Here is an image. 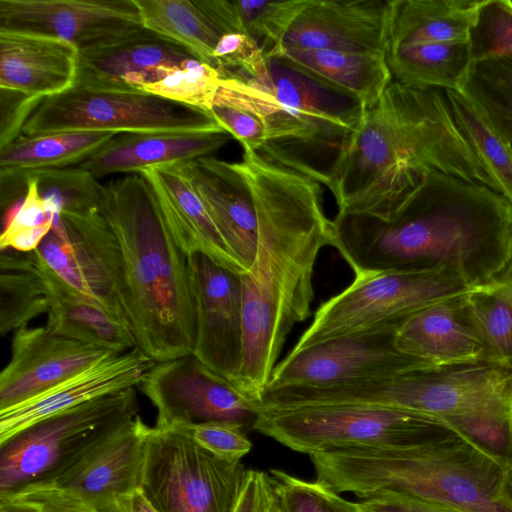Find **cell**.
I'll return each mask as SVG.
<instances>
[{
    "label": "cell",
    "mask_w": 512,
    "mask_h": 512,
    "mask_svg": "<svg viewBox=\"0 0 512 512\" xmlns=\"http://www.w3.org/2000/svg\"><path fill=\"white\" fill-rule=\"evenodd\" d=\"M468 293L443 299L409 316L396 329V348L435 365L491 362Z\"/></svg>",
    "instance_id": "21"
},
{
    "label": "cell",
    "mask_w": 512,
    "mask_h": 512,
    "mask_svg": "<svg viewBox=\"0 0 512 512\" xmlns=\"http://www.w3.org/2000/svg\"><path fill=\"white\" fill-rule=\"evenodd\" d=\"M252 428L307 455L344 448H402L457 434L441 419L364 404L259 408Z\"/></svg>",
    "instance_id": "8"
},
{
    "label": "cell",
    "mask_w": 512,
    "mask_h": 512,
    "mask_svg": "<svg viewBox=\"0 0 512 512\" xmlns=\"http://www.w3.org/2000/svg\"><path fill=\"white\" fill-rule=\"evenodd\" d=\"M215 68L220 77L252 75L267 60L261 46L244 33H227L219 39L214 53Z\"/></svg>",
    "instance_id": "45"
},
{
    "label": "cell",
    "mask_w": 512,
    "mask_h": 512,
    "mask_svg": "<svg viewBox=\"0 0 512 512\" xmlns=\"http://www.w3.org/2000/svg\"><path fill=\"white\" fill-rule=\"evenodd\" d=\"M138 387L157 410V427L208 422L252 427L257 417L254 402L193 354L155 363Z\"/></svg>",
    "instance_id": "15"
},
{
    "label": "cell",
    "mask_w": 512,
    "mask_h": 512,
    "mask_svg": "<svg viewBox=\"0 0 512 512\" xmlns=\"http://www.w3.org/2000/svg\"><path fill=\"white\" fill-rule=\"evenodd\" d=\"M210 115L241 144L243 151L260 150L264 142V129L256 116L237 106L216 100Z\"/></svg>",
    "instance_id": "47"
},
{
    "label": "cell",
    "mask_w": 512,
    "mask_h": 512,
    "mask_svg": "<svg viewBox=\"0 0 512 512\" xmlns=\"http://www.w3.org/2000/svg\"><path fill=\"white\" fill-rule=\"evenodd\" d=\"M460 276L438 272H379L354 276L323 301L290 352L348 335L400 326L418 310L472 291Z\"/></svg>",
    "instance_id": "10"
},
{
    "label": "cell",
    "mask_w": 512,
    "mask_h": 512,
    "mask_svg": "<svg viewBox=\"0 0 512 512\" xmlns=\"http://www.w3.org/2000/svg\"><path fill=\"white\" fill-rule=\"evenodd\" d=\"M0 91V149H2L20 136L26 120L41 101L10 90L0 89Z\"/></svg>",
    "instance_id": "48"
},
{
    "label": "cell",
    "mask_w": 512,
    "mask_h": 512,
    "mask_svg": "<svg viewBox=\"0 0 512 512\" xmlns=\"http://www.w3.org/2000/svg\"><path fill=\"white\" fill-rule=\"evenodd\" d=\"M39 267L50 294L45 326L52 333L116 354H123L137 347L134 333L126 321L67 288L40 264Z\"/></svg>",
    "instance_id": "28"
},
{
    "label": "cell",
    "mask_w": 512,
    "mask_h": 512,
    "mask_svg": "<svg viewBox=\"0 0 512 512\" xmlns=\"http://www.w3.org/2000/svg\"><path fill=\"white\" fill-rule=\"evenodd\" d=\"M231 139L222 127L186 132L119 133L76 166L96 178L113 173H138L213 156Z\"/></svg>",
    "instance_id": "22"
},
{
    "label": "cell",
    "mask_w": 512,
    "mask_h": 512,
    "mask_svg": "<svg viewBox=\"0 0 512 512\" xmlns=\"http://www.w3.org/2000/svg\"><path fill=\"white\" fill-rule=\"evenodd\" d=\"M79 50L58 38L0 30V89L42 101L75 85Z\"/></svg>",
    "instance_id": "23"
},
{
    "label": "cell",
    "mask_w": 512,
    "mask_h": 512,
    "mask_svg": "<svg viewBox=\"0 0 512 512\" xmlns=\"http://www.w3.org/2000/svg\"><path fill=\"white\" fill-rule=\"evenodd\" d=\"M124 501L128 512H159L146 498L140 488L129 495H125Z\"/></svg>",
    "instance_id": "52"
},
{
    "label": "cell",
    "mask_w": 512,
    "mask_h": 512,
    "mask_svg": "<svg viewBox=\"0 0 512 512\" xmlns=\"http://www.w3.org/2000/svg\"><path fill=\"white\" fill-rule=\"evenodd\" d=\"M318 482L360 499L378 492L467 512H512L511 467L458 434L402 448H344L308 455Z\"/></svg>",
    "instance_id": "5"
},
{
    "label": "cell",
    "mask_w": 512,
    "mask_h": 512,
    "mask_svg": "<svg viewBox=\"0 0 512 512\" xmlns=\"http://www.w3.org/2000/svg\"><path fill=\"white\" fill-rule=\"evenodd\" d=\"M473 60L512 55V1L482 0L469 34Z\"/></svg>",
    "instance_id": "43"
},
{
    "label": "cell",
    "mask_w": 512,
    "mask_h": 512,
    "mask_svg": "<svg viewBox=\"0 0 512 512\" xmlns=\"http://www.w3.org/2000/svg\"><path fill=\"white\" fill-rule=\"evenodd\" d=\"M26 182L27 193L1 233V250L35 251L52 228L54 214L47 211L35 181L27 179Z\"/></svg>",
    "instance_id": "42"
},
{
    "label": "cell",
    "mask_w": 512,
    "mask_h": 512,
    "mask_svg": "<svg viewBox=\"0 0 512 512\" xmlns=\"http://www.w3.org/2000/svg\"><path fill=\"white\" fill-rule=\"evenodd\" d=\"M510 146H511V148H512V141H510Z\"/></svg>",
    "instance_id": "54"
},
{
    "label": "cell",
    "mask_w": 512,
    "mask_h": 512,
    "mask_svg": "<svg viewBox=\"0 0 512 512\" xmlns=\"http://www.w3.org/2000/svg\"><path fill=\"white\" fill-rule=\"evenodd\" d=\"M358 503L363 512H467L386 491L370 495Z\"/></svg>",
    "instance_id": "50"
},
{
    "label": "cell",
    "mask_w": 512,
    "mask_h": 512,
    "mask_svg": "<svg viewBox=\"0 0 512 512\" xmlns=\"http://www.w3.org/2000/svg\"><path fill=\"white\" fill-rule=\"evenodd\" d=\"M305 3L306 0H210L209 6L226 33L250 36L269 56L278 49Z\"/></svg>",
    "instance_id": "34"
},
{
    "label": "cell",
    "mask_w": 512,
    "mask_h": 512,
    "mask_svg": "<svg viewBox=\"0 0 512 512\" xmlns=\"http://www.w3.org/2000/svg\"><path fill=\"white\" fill-rule=\"evenodd\" d=\"M274 491L268 472L247 469L233 512H274Z\"/></svg>",
    "instance_id": "49"
},
{
    "label": "cell",
    "mask_w": 512,
    "mask_h": 512,
    "mask_svg": "<svg viewBox=\"0 0 512 512\" xmlns=\"http://www.w3.org/2000/svg\"><path fill=\"white\" fill-rule=\"evenodd\" d=\"M455 122L498 193L512 206V148L459 90H446Z\"/></svg>",
    "instance_id": "36"
},
{
    "label": "cell",
    "mask_w": 512,
    "mask_h": 512,
    "mask_svg": "<svg viewBox=\"0 0 512 512\" xmlns=\"http://www.w3.org/2000/svg\"><path fill=\"white\" fill-rule=\"evenodd\" d=\"M283 397L292 407L364 404L437 418L474 413L512 397V363L472 361L432 365L347 384L288 387Z\"/></svg>",
    "instance_id": "7"
},
{
    "label": "cell",
    "mask_w": 512,
    "mask_h": 512,
    "mask_svg": "<svg viewBox=\"0 0 512 512\" xmlns=\"http://www.w3.org/2000/svg\"><path fill=\"white\" fill-rule=\"evenodd\" d=\"M0 512H44L36 503L19 496H0Z\"/></svg>",
    "instance_id": "51"
},
{
    "label": "cell",
    "mask_w": 512,
    "mask_h": 512,
    "mask_svg": "<svg viewBox=\"0 0 512 512\" xmlns=\"http://www.w3.org/2000/svg\"><path fill=\"white\" fill-rule=\"evenodd\" d=\"M142 28L134 0H0V30L58 38L79 54Z\"/></svg>",
    "instance_id": "16"
},
{
    "label": "cell",
    "mask_w": 512,
    "mask_h": 512,
    "mask_svg": "<svg viewBox=\"0 0 512 512\" xmlns=\"http://www.w3.org/2000/svg\"><path fill=\"white\" fill-rule=\"evenodd\" d=\"M257 223L250 270L239 275L243 348L236 388L257 404L292 328L311 314L313 273L322 248L331 246L333 221L320 183L243 151L238 161Z\"/></svg>",
    "instance_id": "1"
},
{
    "label": "cell",
    "mask_w": 512,
    "mask_h": 512,
    "mask_svg": "<svg viewBox=\"0 0 512 512\" xmlns=\"http://www.w3.org/2000/svg\"><path fill=\"white\" fill-rule=\"evenodd\" d=\"M12 179L27 185L33 179L39 196L50 214L100 210L104 185L89 171L78 166L37 170Z\"/></svg>",
    "instance_id": "38"
},
{
    "label": "cell",
    "mask_w": 512,
    "mask_h": 512,
    "mask_svg": "<svg viewBox=\"0 0 512 512\" xmlns=\"http://www.w3.org/2000/svg\"><path fill=\"white\" fill-rule=\"evenodd\" d=\"M119 133L114 131H68L37 136L20 135L0 149V178L76 166Z\"/></svg>",
    "instance_id": "30"
},
{
    "label": "cell",
    "mask_w": 512,
    "mask_h": 512,
    "mask_svg": "<svg viewBox=\"0 0 512 512\" xmlns=\"http://www.w3.org/2000/svg\"><path fill=\"white\" fill-rule=\"evenodd\" d=\"M482 0H389V48L469 41Z\"/></svg>",
    "instance_id": "29"
},
{
    "label": "cell",
    "mask_w": 512,
    "mask_h": 512,
    "mask_svg": "<svg viewBox=\"0 0 512 512\" xmlns=\"http://www.w3.org/2000/svg\"><path fill=\"white\" fill-rule=\"evenodd\" d=\"M256 116L266 159L328 186L364 107L277 57L252 75L221 78L214 101Z\"/></svg>",
    "instance_id": "6"
},
{
    "label": "cell",
    "mask_w": 512,
    "mask_h": 512,
    "mask_svg": "<svg viewBox=\"0 0 512 512\" xmlns=\"http://www.w3.org/2000/svg\"><path fill=\"white\" fill-rule=\"evenodd\" d=\"M212 454L226 460H241L252 449L244 426L231 422H208L181 427Z\"/></svg>",
    "instance_id": "46"
},
{
    "label": "cell",
    "mask_w": 512,
    "mask_h": 512,
    "mask_svg": "<svg viewBox=\"0 0 512 512\" xmlns=\"http://www.w3.org/2000/svg\"><path fill=\"white\" fill-rule=\"evenodd\" d=\"M220 83L215 67L191 58L168 67L160 79L141 86L140 90L210 114Z\"/></svg>",
    "instance_id": "40"
},
{
    "label": "cell",
    "mask_w": 512,
    "mask_h": 512,
    "mask_svg": "<svg viewBox=\"0 0 512 512\" xmlns=\"http://www.w3.org/2000/svg\"><path fill=\"white\" fill-rule=\"evenodd\" d=\"M468 302L489 360L512 363V258L488 284L470 291Z\"/></svg>",
    "instance_id": "37"
},
{
    "label": "cell",
    "mask_w": 512,
    "mask_h": 512,
    "mask_svg": "<svg viewBox=\"0 0 512 512\" xmlns=\"http://www.w3.org/2000/svg\"><path fill=\"white\" fill-rule=\"evenodd\" d=\"M332 221L331 246L354 276L445 271L479 288L512 258V206L441 172L428 173L391 221L341 213Z\"/></svg>",
    "instance_id": "2"
},
{
    "label": "cell",
    "mask_w": 512,
    "mask_h": 512,
    "mask_svg": "<svg viewBox=\"0 0 512 512\" xmlns=\"http://www.w3.org/2000/svg\"><path fill=\"white\" fill-rule=\"evenodd\" d=\"M155 362L138 347L105 358L18 405L0 411V442L42 419L137 387Z\"/></svg>",
    "instance_id": "20"
},
{
    "label": "cell",
    "mask_w": 512,
    "mask_h": 512,
    "mask_svg": "<svg viewBox=\"0 0 512 512\" xmlns=\"http://www.w3.org/2000/svg\"><path fill=\"white\" fill-rule=\"evenodd\" d=\"M100 212L120 247L124 308L137 347L155 363L192 354L196 321L187 256L151 185L140 173L111 182Z\"/></svg>",
    "instance_id": "4"
},
{
    "label": "cell",
    "mask_w": 512,
    "mask_h": 512,
    "mask_svg": "<svg viewBox=\"0 0 512 512\" xmlns=\"http://www.w3.org/2000/svg\"><path fill=\"white\" fill-rule=\"evenodd\" d=\"M459 91L494 131L512 141V55L474 59Z\"/></svg>",
    "instance_id": "35"
},
{
    "label": "cell",
    "mask_w": 512,
    "mask_h": 512,
    "mask_svg": "<svg viewBox=\"0 0 512 512\" xmlns=\"http://www.w3.org/2000/svg\"><path fill=\"white\" fill-rule=\"evenodd\" d=\"M0 270V333L4 336L47 313L50 294L34 251L1 250Z\"/></svg>",
    "instance_id": "33"
},
{
    "label": "cell",
    "mask_w": 512,
    "mask_h": 512,
    "mask_svg": "<svg viewBox=\"0 0 512 512\" xmlns=\"http://www.w3.org/2000/svg\"><path fill=\"white\" fill-rule=\"evenodd\" d=\"M221 127L205 111L145 91L98 89L75 84L43 99L22 134L68 131L117 133L186 132Z\"/></svg>",
    "instance_id": "12"
},
{
    "label": "cell",
    "mask_w": 512,
    "mask_h": 512,
    "mask_svg": "<svg viewBox=\"0 0 512 512\" xmlns=\"http://www.w3.org/2000/svg\"><path fill=\"white\" fill-rule=\"evenodd\" d=\"M34 252L40 266L67 288L129 324L120 247L100 210L54 214Z\"/></svg>",
    "instance_id": "13"
},
{
    "label": "cell",
    "mask_w": 512,
    "mask_h": 512,
    "mask_svg": "<svg viewBox=\"0 0 512 512\" xmlns=\"http://www.w3.org/2000/svg\"><path fill=\"white\" fill-rule=\"evenodd\" d=\"M142 25L215 67L214 50L226 34L204 0H134Z\"/></svg>",
    "instance_id": "31"
},
{
    "label": "cell",
    "mask_w": 512,
    "mask_h": 512,
    "mask_svg": "<svg viewBox=\"0 0 512 512\" xmlns=\"http://www.w3.org/2000/svg\"><path fill=\"white\" fill-rule=\"evenodd\" d=\"M138 416L136 387L42 419L0 442V496L51 483Z\"/></svg>",
    "instance_id": "9"
},
{
    "label": "cell",
    "mask_w": 512,
    "mask_h": 512,
    "mask_svg": "<svg viewBox=\"0 0 512 512\" xmlns=\"http://www.w3.org/2000/svg\"><path fill=\"white\" fill-rule=\"evenodd\" d=\"M195 58L182 46L144 27L124 39L79 54L75 84L98 89L141 91L160 77L164 65Z\"/></svg>",
    "instance_id": "24"
},
{
    "label": "cell",
    "mask_w": 512,
    "mask_h": 512,
    "mask_svg": "<svg viewBox=\"0 0 512 512\" xmlns=\"http://www.w3.org/2000/svg\"><path fill=\"white\" fill-rule=\"evenodd\" d=\"M398 327L348 335L289 352L276 364L266 390L347 384L435 365L396 348Z\"/></svg>",
    "instance_id": "14"
},
{
    "label": "cell",
    "mask_w": 512,
    "mask_h": 512,
    "mask_svg": "<svg viewBox=\"0 0 512 512\" xmlns=\"http://www.w3.org/2000/svg\"><path fill=\"white\" fill-rule=\"evenodd\" d=\"M507 492L512 499V467L508 471L507 477Z\"/></svg>",
    "instance_id": "53"
},
{
    "label": "cell",
    "mask_w": 512,
    "mask_h": 512,
    "mask_svg": "<svg viewBox=\"0 0 512 512\" xmlns=\"http://www.w3.org/2000/svg\"><path fill=\"white\" fill-rule=\"evenodd\" d=\"M270 57L283 60L364 108L374 104L393 80L386 54L291 48Z\"/></svg>",
    "instance_id": "27"
},
{
    "label": "cell",
    "mask_w": 512,
    "mask_h": 512,
    "mask_svg": "<svg viewBox=\"0 0 512 512\" xmlns=\"http://www.w3.org/2000/svg\"><path fill=\"white\" fill-rule=\"evenodd\" d=\"M196 332L192 354L236 387L243 348L239 275L202 253L187 256Z\"/></svg>",
    "instance_id": "17"
},
{
    "label": "cell",
    "mask_w": 512,
    "mask_h": 512,
    "mask_svg": "<svg viewBox=\"0 0 512 512\" xmlns=\"http://www.w3.org/2000/svg\"><path fill=\"white\" fill-rule=\"evenodd\" d=\"M247 469L181 427H149L140 489L159 512H233Z\"/></svg>",
    "instance_id": "11"
},
{
    "label": "cell",
    "mask_w": 512,
    "mask_h": 512,
    "mask_svg": "<svg viewBox=\"0 0 512 512\" xmlns=\"http://www.w3.org/2000/svg\"><path fill=\"white\" fill-rule=\"evenodd\" d=\"M5 496L28 499L44 512H128L122 495L88 497L52 485L30 486Z\"/></svg>",
    "instance_id": "44"
},
{
    "label": "cell",
    "mask_w": 512,
    "mask_h": 512,
    "mask_svg": "<svg viewBox=\"0 0 512 512\" xmlns=\"http://www.w3.org/2000/svg\"><path fill=\"white\" fill-rule=\"evenodd\" d=\"M147 428L136 416L45 485L88 497L131 494L142 481Z\"/></svg>",
    "instance_id": "25"
},
{
    "label": "cell",
    "mask_w": 512,
    "mask_h": 512,
    "mask_svg": "<svg viewBox=\"0 0 512 512\" xmlns=\"http://www.w3.org/2000/svg\"><path fill=\"white\" fill-rule=\"evenodd\" d=\"M386 57L395 81L444 91L460 89L473 61L469 41L395 46Z\"/></svg>",
    "instance_id": "32"
},
{
    "label": "cell",
    "mask_w": 512,
    "mask_h": 512,
    "mask_svg": "<svg viewBox=\"0 0 512 512\" xmlns=\"http://www.w3.org/2000/svg\"><path fill=\"white\" fill-rule=\"evenodd\" d=\"M430 172L498 193L458 128L445 91L392 80L364 108L327 187L337 213L391 221Z\"/></svg>",
    "instance_id": "3"
},
{
    "label": "cell",
    "mask_w": 512,
    "mask_h": 512,
    "mask_svg": "<svg viewBox=\"0 0 512 512\" xmlns=\"http://www.w3.org/2000/svg\"><path fill=\"white\" fill-rule=\"evenodd\" d=\"M267 472L274 491V512H363L358 502L345 499L317 480L276 468Z\"/></svg>",
    "instance_id": "41"
},
{
    "label": "cell",
    "mask_w": 512,
    "mask_h": 512,
    "mask_svg": "<svg viewBox=\"0 0 512 512\" xmlns=\"http://www.w3.org/2000/svg\"><path fill=\"white\" fill-rule=\"evenodd\" d=\"M11 358L0 374V411L34 398L116 354L52 333L46 326L14 332Z\"/></svg>",
    "instance_id": "18"
},
{
    "label": "cell",
    "mask_w": 512,
    "mask_h": 512,
    "mask_svg": "<svg viewBox=\"0 0 512 512\" xmlns=\"http://www.w3.org/2000/svg\"><path fill=\"white\" fill-rule=\"evenodd\" d=\"M387 54L389 0H306L278 49Z\"/></svg>",
    "instance_id": "19"
},
{
    "label": "cell",
    "mask_w": 512,
    "mask_h": 512,
    "mask_svg": "<svg viewBox=\"0 0 512 512\" xmlns=\"http://www.w3.org/2000/svg\"><path fill=\"white\" fill-rule=\"evenodd\" d=\"M439 419L495 460L512 467V397L487 410Z\"/></svg>",
    "instance_id": "39"
},
{
    "label": "cell",
    "mask_w": 512,
    "mask_h": 512,
    "mask_svg": "<svg viewBox=\"0 0 512 512\" xmlns=\"http://www.w3.org/2000/svg\"><path fill=\"white\" fill-rule=\"evenodd\" d=\"M138 173L151 185L165 222L186 256L202 253L238 275L246 273L226 246L200 197L176 165Z\"/></svg>",
    "instance_id": "26"
}]
</instances>
